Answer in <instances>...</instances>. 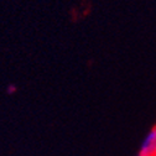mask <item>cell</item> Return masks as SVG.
<instances>
[{
    "mask_svg": "<svg viewBox=\"0 0 156 156\" xmlns=\"http://www.w3.org/2000/svg\"><path fill=\"white\" fill-rule=\"evenodd\" d=\"M140 154L152 156L156 154V125L151 128L140 146Z\"/></svg>",
    "mask_w": 156,
    "mask_h": 156,
    "instance_id": "1",
    "label": "cell"
},
{
    "mask_svg": "<svg viewBox=\"0 0 156 156\" xmlns=\"http://www.w3.org/2000/svg\"><path fill=\"white\" fill-rule=\"evenodd\" d=\"M138 156H147V155H144V154H140V152H139V155H138Z\"/></svg>",
    "mask_w": 156,
    "mask_h": 156,
    "instance_id": "2",
    "label": "cell"
},
{
    "mask_svg": "<svg viewBox=\"0 0 156 156\" xmlns=\"http://www.w3.org/2000/svg\"><path fill=\"white\" fill-rule=\"evenodd\" d=\"M152 156H156V155H152Z\"/></svg>",
    "mask_w": 156,
    "mask_h": 156,
    "instance_id": "3",
    "label": "cell"
},
{
    "mask_svg": "<svg viewBox=\"0 0 156 156\" xmlns=\"http://www.w3.org/2000/svg\"><path fill=\"white\" fill-rule=\"evenodd\" d=\"M155 155H156V154H155Z\"/></svg>",
    "mask_w": 156,
    "mask_h": 156,
    "instance_id": "4",
    "label": "cell"
}]
</instances>
